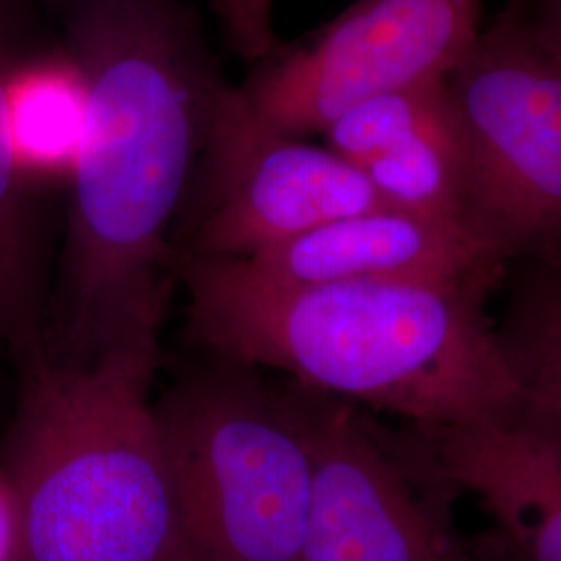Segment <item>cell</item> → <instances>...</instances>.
Returning <instances> with one entry per match:
<instances>
[{"mask_svg":"<svg viewBox=\"0 0 561 561\" xmlns=\"http://www.w3.org/2000/svg\"><path fill=\"white\" fill-rule=\"evenodd\" d=\"M296 391L314 461L301 561H468L449 493L412 477L358 405Z\"/></svg>","mask_w":561,"mask_h":561,"instance_id":"cell-8","label":"cell"},{"mask_svg":"<svg viewBox=\"0 0 561 561\" xmlns=\"http://www.w3.org/2000/svg\"><path fill=\"white\" fill-rule=\"evenodd\" d=\"M493 333L518 393L514 422L561 445V256L505 264Z\"/></svg>","mask_w":561,"mask_h":561,"instance_id":"cell-11","label":"cell"},{"mask_svg":"<svg viewBox=\"0 0 561 561\" xmlns=\"http://www.w3.org/2000/svg\"><path fill=\"white\" fill-rule=\"evenodd\" d=\"M201 201L185 256L248 259L327 222L385 206L331 148L268 127L222 83L202 148Z\"/></svg>","mask_w":561,"mask_h":561,"instance_id":"cell-7","label":"cell"},{"mask_svg":"<svg viewBox=\"0 0 561 561\" xmlns=\"http://www.w3.org/2000/svg\"><path fill=\"white\" fill-rule=\"evenodd\" d=\"M85 117V88L69 57L18 62L7 85V119L25 180L73 171Z\"/></svg>","mask_w":561,"mask_h":561,"instance_id":"cell-12","label":"cell"},{"mask_svg":"<svg viewBox=\"0 0 561 561\" xmlns=\"http://www.w3.org/2000/svg\"><path fill=\"white\" fill-rule=\"evenodd\" d=\"M528 20L541 41L561 59V0H535V15Z\"/></svg>","mask_w":561,"mask_h":561,"instance_id":"cell-17","label":"cell"},{"mask_svg":"<svg viewBox=\"0 0 561 561\" xmlns=\"http://www.w3.org/2000/svg\"><path fill=\"white\" fill-rule=\"evenodd\" d=\"M466 154L460 221L503 264L561 256V59L503 13L445 80Z\"/></svg>","mask_w":561,"mask_h":561,"instance_id":"cell-5","label":"cell"},{"mask_svg":"<svg viewBox=\"0 0 561 561\" xmlns=\"http://www.w3.org/2000/svg\"><path fill=\"white\" fill-rule=\"evenodd\" d=\"M152 405L196 561H301L314 461L296 387L215 373Z\"/></svg>","mask_w":561,"mask_h":561,"instance_id":"cell-4","label":"cell"},{"mask_svg":"<svg viewBox=\"0 0 561 561\" xmlns=\"http://www.w3.org/2000/svg\"><path fill=\"white\" fill-rule=\"evenodd\" d=\"M69 59L85 88L71 171L62 360L159 343L167 233L222 81L180 0H76Z\"/></svg>","mask_w":561,"mask_h":561,"instance_id":"cell-1","label":"cell"},{"mask_svg":"<svg viewBox=\"0 0 561 561\" xmlns=\"http://www.w3.org/2000/svg\"><path fill=\"white\" fill-rule=\"evenodd\" d=\"M18 60L0 18V341L23 352L38 345L41 259L30 206L7 119V85Z\"/></svg>","mask_w":561,"mask_h":561,"instance_id":"cell-14","label":"cell"},{"mask_svg":"<svg viewBox=\"0 0 561 561\" xmlns=\"http://www.w3.org/2000/svg\"><path fill=\"white\" fill-rule=\"evenodd\" d=\"M0 561H18V510L11 484L0 470Z\"/></svg>","mask_w":561,"mask_h":561,"instance_id":"cell-16","label":"cell"},{"mask_svg":"<svg viewBox=\"0 0 561 561\" xmlns=\"http://www.w3.org/2000/svg\"><path fill=\"white\" fill-rule=\"evenodd\" d=\"M181 273L192 333L225 360L412 424L514 421L518 393L484 312L502 279L279 287L198 256Z\"/></svg>","mask_w":561,"mask_h":561,"instance_id":"cell-2","label":"cell"},{"mask_svg":"<svg viewBox=\"0 0 561 561\" xmlns=\"http://www.w3.org/2000/svg\"><path fill=\"white\" fill-rule=\"evenodd\" d=\"M360 171L385 206L460 221L466 154L449 94Z\"/></svg>","mask_w":561,"mask_h":561,"instance_id":"cell-13","label":"cell"},{"mask_svg":"<svg viewBox=\"0 0 561 561\" xmlns=\"http://www.w3.org/2000/svg\"><path fill=\"white\" fill-rule=\"evenodd\" d=\"M481 0H358L240 88L268 127L322 134L356 104L447 80L481 32Z\"/></svg>","mask_w":561,"mask_h":561,"instance_id":"cell-6","label":"cell"},{"mask_svg":"<svg viewBox=\"0 0 561 561\" xmlns=\"http://www.w3.org/2000/svg\"><path fill=\"white\" fill-rule=\"evenodd\" d=\"M279 287L370 279L500 280L503 264L460 221L381 206L327 222L248 259H229Z\"/></svg>","mask_w":561,"mask_h":561,"instance_id":"cell-10","label":"cell"},{"mask_svg":"<svg viewBox=\"0 0 561 561\" xmlns=\"http://www.w3.org/2000/svg\"><path fill=\"white\" fill-rule=\"evenodd\" d=\"M0 454L18 561H196L171 491L154 405L157 345L92 364L27 352Z\"/></svg>","mask_w":561,"mask_h":561,"instance_id":"cell-3","label":"cell"},{"mask_svg":"<svg viewBox=\"0 0 561 561\" xmlns=\"http://www.w3.org/2000/svg\"><path fill=\"white\" fill-rule=\"evenodd\" d=\"M382 439L435 489L474 495L497 528L474 539L497 561H561V445L514 421L412 424Z\"/></svg>","mask_w":561,"mask_h":561,"instance_id":"cell-9","label":"cell"},{"mask_svg":"<svg viewBox=\"0 0 561 561\" xmlns=\"http://www.w3.org/2000/svg\"><path fill=\"white\" fill-rule=\"evenodd\" d=\"M227 36L243 59L261 60L275 50L273 0H215Z\"/></svg>","mask_w":561,"mask_h":561,"instance_id":"cell-15","label":"cell"}]
</instances>
